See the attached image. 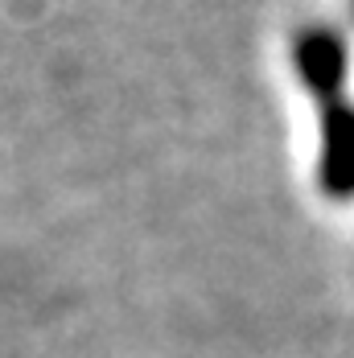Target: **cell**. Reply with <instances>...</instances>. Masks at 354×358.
I'll return each mask as SVG.
<instances>
[{"label": "cell", "instance_id": "cell-1", "mask_svg": "<svg viewBox=\"0 0 354 358\" xmlns=\"http://www.w3.org/2000/svg\"><path fill=\"white\" fill-rule=\"evenodd\" d=\"M325 161H321V185L338 198L354 194V111L338 99H325Z\"/></svg>", "mask_w": 354, "mask_h": 358}, {"label": "cell", "instance_id": "cell-2", "mask_svg": "<svg viewBox=\"0 0 354 358\" xmlns=\"http://www.w3.org/2000/svg\"><path fill=\"white\" fill-rule=\"evenodd\" d=\"M297 58H301L305 83L318 91L321 99H334L338 95V83H342V66H346L342 41L334 34H305L301 45H297Z\"/></svg>", "mask_w": 354, "mask_h": 358}]
</instances>
